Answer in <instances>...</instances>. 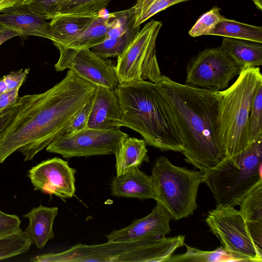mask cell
I'll return each mask as SVG.
<instances>
[{
  "label": "cell",
  "mask_w": 262,
  "mask_h": 262,
  "mask_svg": "<svg viewBox=\"0 0 262 262\" xmlns=\"http://www.w3.org/2000/svg\"><path fill=\"white\" fill-rule=\"evenodd\" d=\"M32 243L25 231H15L0 235V260L20 255L29 251Z\"/></svg>",
  "instance_id": "26"
},
{
  "label": "cell",
  "mask_w": 262,
  "mask_h": 262,
  "mask_svg": "<svg viewBox=\"0 0 262 262\" xmlns=\"http://www.w3.org/2000/svg\"><path fill=\"white\" fill-rule=\"evenodd\" d=\"M238 206L254 245L262 253V183L247 193Z\"/></svg>",
  "instance_id": "20"
},
{
  "label": "cell",
  "mask_w": 262,
  "mask_h": 262,
  "mask_svg": "<svg viewBox=\"0 0 262 262\" xmlns=\"http://www.w3.org/2000/svg\"><path fill=\"white\" fill-rule=\"evenodd\" d=\"M206 222L232 261H262V253L254 245L239 210L216 205L208 212Z\"/></svg>",
  "instance_id": "9"
},
{
  "label": "cell",
  "mask_w": 262,
  "mask_h": 262,
  "mask_svg": "<svg viewBox=\"0 0 262 262\" xmlns=\"http://www.w3.org/2000/svg\"><path fill=\"white\" fill-rule=\"evenodd\" d=\"M220 48L241 69L262 64L261 43L224 37Z\"/></svg>",
  "instance_id": "22"
},
{
  "label": "cell",
  "mask_w": 262,
  "mask_h": 262,
  "mask_svg": "<svg viewBox=\"0 0 262 262\" xmlns=\"http://www.w3.org/2000/svg\"><path fill=\"white\" fill-rule=\"evenodd\" d=\"M21 220L15 214H9L0 210V235L9 233L20 229Z\"/></svg>",
  "instance_id": "35"
},
{
  "label": "cell",
  "mask_w": 262,
  "mask_h": 262,
  "mask_svg": "<svg viewBox=\"0 0 262 262\" xmlns=\"http://www.w3.org/2000/svg\"><path fill=\"white\" fill-rule=\"evenodd\" d=\"M185 245V236L151 237L95 245L77 244L59 253L31 258L34 262H166Z\"/></svg>",
  "instance_id": "4"
},
{
  "label": "cell",
  "mask_w": 262,
  "mask_h": 262,
  "mask_svg": "<svg viewBox=\"0 0 262 262\" xmlns=\"http://www.w3.org/2000/svg\"><path fill=\"white\" fill-rule=\"evenodd\" d=\"M31 0H0V12L15 6L28 4Z\"/></svg>",
  "instance_id": "39"
},
{
  "label": "cell",
  "mask_w": 262,
  "mask_h": 262,
  "mask_svg": "<svg viewBox=\"0 0 262 262\" xmlns=\"http://www.w3.org/2000/svg\"><path fill=\"white\" fill-rule=\"evenodd\" d=\"M220 10V8L214 6L201 15L188 31L189 35L193 37L210 35L216 25L224 17L221 15Z\"/></svg>",
  "instance_id": "32"
},
{
  "label": "cell",
  "mask_w": 262,
  "mask_h": 262,
  "mask_svg": "<svg viewBox=\"0 0 262 262\" xmlns=\"http://www.w3.org/2000/svg\"><path fill=\"white\" fill-rule=\"evenodd\" d=\"M30 68L21 69L16 71L10 72L3 77L8 90L20 88L30 72Z\"/></svg>",
  "instance_id": "36"
},
{
  "label": "cell",
  "mask_w": 262,
  "mask_h": 262,
  "mask_svg": "<svg viewBox=\"0 0 262 262\" xmlns=\"http://www.w3.org/2000/svg\"><path fill=\"white\" fill-rule=\"evenodd\" d=\"M92 100L86 102L77 112L72 120L66 133H73L88 127Z\"/></svg>",
  "instance_id": "34"
},
{
  "label": "cell",
  "mask_w": 262,
  "mask_h": 262,
  "mask_svg": "<svg viewBox=\"0 0 262 262\" xmlns=\"http://www.w3.org/2000/svg\"><path fill=\"white\" fill-rule=\"evenodd\" d=\"M190 0H136L134 9V28L175 4Z\"/></svg>",
  "instance_id": "27"
},
{
  "label": "cell",
  "mask_w": 262,
  "mask_h": 262,
  "mask_svg": "<svg viewBox=\"0 0 262 262\" xmlns=\"http://www.w3.org/2000/svg\"><path fill=\"white\" fill-rule=\"evenodd\" d=\"M57 214V207L40 205L23 215L28 219L29 222L25 232L32 244L38 249H42L50 239L54 237L53 226Z\"/></svg>",
  "instance_id": "18"
},
{
  "label": "cell",
  "mask_w": 262,
  "mask_h": 262,
  "mask_svg": "<svg viewBox=\"0 0 262 262\" xmlns=\"http://www.w3.org/2000/svg\"><path fill=\"white\" fill-rule=\"evenodd\" d=\"M19 89L7 90L0 95V113L17 102Z\"/></svg>",
  "instance_id": "38"
},
{
  "label": "cell",
  "mask_w": 262,
  "mask_h": 262,
  "mask_svg": "<svg viewBox=\"0 0 262 262\" xmlns=\"http://www.w3.org/2000/svg\"><path fill=\"white\" fill-rule=\"evenodd\" d=\"M113 13L106 15L99 14L86 30L66 47L91 49L106 39ZM65 47V46H64Z\"/></svg>",
  "instance_id": "24"
},
{
  "label": "cell",
  "mask_w": 262,
  "mask_h": 262,
  "mask_svg": "<svg viewBox=\"0 0 262 262\" xmlns=\"http://www.w3.org/2000/svg\"><path fill=\"white\" fill-rule=\"evenodd\" d=\"M210 35L231 37L262 43V27L246 24L224 17Z\"/></svg>",
  "instance_id": "23"
},
{
  "label": "cell",
  "mask_w": 262,
  "mask_h": 262,
  "mask_svg": "<svg viewBox=\"0 0 262 262\" xmlns=\"http://www.w3.org/2000/svg\"><path fill=\"white\" fill-rule=\"evenodd\" d=\"M98 15H57L49 22L51 41L53 44L68 46L86 30Z\"/></svg>",
  "instance_id": "19"
},
{
  "label": "cell",
  "mask_w": 262,
  "mask_h": 262,
  "mask_svg": "<svg viewBox=\"0 0 262 262\" xmlns=\"http://www.w3.org/2000/svg\"><path fill=\"white\" fill-rule=\"evenodd\" d=\"M241 69L220 47L206 49L188 63L185 82L200 88L222 91L228 87Z\"/></svg>",
  "instance_id": "11"
},
{
  "label": "cell",
  "mask_w": 262,
  "mask_h": 262,
  "mask_svg": "<svg viewBox=\"0 0 262 262\" xmlns=\"http://www.w3.org/2000/svg\"><path fill=\"white\" fill-rule=\"evenodd\" d=\"M235 81L219 91L217 136L225 159L231 158L249 146L247 126L250 112L262 75L259 67L241 69Z\"/></svg>",
  "instance_id": "5"
},
{
  "label": "cell",
  "mask_w": 262,
  "mask_h": 262,
  "mask_svg": "<svg viewBox=\"0 0 262 262\" xmlns=\"http://www.w3.org/2000/svg\"><path fill=\"white\" fill-rule=\"evenodd\" d=\"M262 137V83L258 86L250 112L247 126L249 145Z\"/></svg>",
  "instance_id": "30"
},
{
  "label": "cell",
  "mask_w": 262,
  "mask_h": 262,
  "mask_svg": "<svg viewBox=\"0 0 262 262\" xmlns=\"http://www.w3.org/2000/svg\"><path fill=\"white\" fill-rule=\"evenodd\" d=\"M67 0H31L26 4L35 13L46 20L52 19L56 16Z\"/></svg>",
  "instance_id": "33"
},
{
  "label": "cell",
  "mask_w": 262,
  "mask_h": 262,
  "mask_svg": "<svg viewBox=\"0 0 262 262\" xmlns=\"http://www.w3.org/2000/svg\"><path fill=\"white\" fill-rule=\"evenodd\" d=\"M127 137L120 127L110 129L86 127L59 136L48 145L46 150L67 159L110 155L114 154L121 141Z\"/></svg>",
  "instance_id": "10"
},
{
  "label": "cell",
  "mask_w": 262,
  "mask_h": 262,
  "mask_svg": "<svg viewBox=\"0 0 262 262\" xmlns=\"http://www.w3.org/2000/svg\"><path fill=\"white\" fill-rule=\"evenodd\" d=\"M171 215L156 202L155 207L145 216L137 219L127 227L114 230L105 235L107 242L130 241L139 238L165 236L171 231Z\"/></svg>",
  "instance_id": "14"
},
{
  "label": "cell",
  "mask_w": 262,
  "mask_h": 262,
  "mask_svg": "<svg viewBox=\"0 0 262 262\" xmlns=\"http://www.w3.org/2000/svg\"><path fill=\"white\" fill-rule=\"evenodd\" d=\"M186 251L183 254L171 256L166 262H210L232 261L230 256L220 247L213 251H203L185 244Z\"/></svg>",
  "instance_id": "28"
},
{
  "label": "cell",
  "mask_w": 262,
  "mask_h": 262,
  "mask_svg": "<svg viewBox=\"0 0 262 262\" xmlns=\"http://www.w3.org/2000/svg\"><path fill=\"white\" fill-rule=\"evenodd\" d=\"M111 195L117 198H136L141 200L157 198L151 176L139 167L120 176H115L111 184Z\"/></svg>",
  "instance_id": "17"
},
{
  "label": "cell",
  "mask_w": 262,
  "mask_h": 262,
  "mask_svg": "<svg viewBox=\"0 0 262 262\" xmlns=\"http://www.w3.org/2000/svg\"><path fill=\"white\" fill-rule=\"evenodd\" d=\"M140 29V26L133 27L123 35L114 38L106 39L91 49L104 59L110 57H118L126 50Z\"/></svg>",
  "instance_id": "25"
},
{
  "label": "cell",
  "mask_w": 262,
  "mask_h": 262,
  "mask_svg": "<svg viewBox=\"0 0 262 262\" xmlns=\"http://www.w3.org/2000/svg\"><path fill=\"white\" fill-rule=\"evenodd\" d=\"M76 170L68 162L58 157L42 161L28 171L34 187L42 193L55 195L64 200L74 196L76 192Z\"/></svg>",
  "instance_id": "13"
},
{
  "label": "cell",
  "mask_w": 262,
  "mask_h": 262,
  "mask_svg": "<svg viewBox=\"0 0 262 262\" xmlns=\"http://www.w3.org/2000/svg\"><path fill=\"white\" fill-rule=\"evenodd\" d=\"M111 1L67 0L58 14L98 15L105 9Z\"/></svg>",
  "instance_id": "29"
},
{
  "label": "cell",
  "mask_w": 262,
  "mask_h": 262,
  "mask_svg": "<svg viewBox=\"0 0 262 262\" xmlns=\"http://www.w3.org/2000/svg\"><path fill=\"white\" fill-rule=\"evenodd\" d=\"M16 36H19L16 32L0 25V46L6 41Z\"/></svg>",
  "instance_id": "40"
},
{
  "label": "cell",
  "mask_w": 262,
  "mask_h": 262,
  "mask_svg": "<svg viewBox=\"0 0 262 262\" xmlns=\"http://www.w3.org/2000/svg\"><path fill=\"white\" fill-rule=\"evenodd\" d=\"M134 21V9H129L113 12L110 23L106 39L119 37L133 27Z\"/></svg>",
  "instance_id": "31"
},
{
  "label": "cell",
  "mask_w": 262,
  "mask_h": 262,
  "mask_svg": "<svg viewBox=\"0 0 262 262\" xmlns=\"http://www.w3.org/2000/svg\"><path fill=\"white\" fill-rule=\"evenodd\" d=\"M252 1L258 10H262V0H252Z\"/></svg>",
  "instance_id": "42"
},
{
  "label": "cell",
  "mask_w": 262,
  "mask_h": 262,
  "mask_svg": "<svg viewBox=\"0 0 262 262\" xmlns=\"http://www.w3.org/2000/svg\"><path fill=\"white\" fill-rule=\"evenodd\" d=\"M59 51V58L55 64L56 71L67 69L79 77L97 86L115 89L119 84L113 61L104 59L91 49H77L54 44Z\"/></svg>",
  "instance_id": "12"
},
{
  "label": "cell",
  "mask_w": 262,
  "mask_h": 262,
  "mask_svg": "<svg viewBox=\"0 0 262 262\" xmlns=\"http://www.w3.org/2000/svg\"><path fill=\"white\" fill-rule=\"evenodd\" d=\"M156 89L171 112L185 161L205 173L225 159L216 131L219 91L180 83L165 75Z\"/></svg>",
  "instance_id": "2"
},
{
  "label": "cell",
  "mask_w": 262,
  "mask_h": 262,
  "mask_svg": "<svg viewBox=\"0 0 262 262\" xmlns=\"http://www.w3.org/2000/svg\"><path fill=\"white\" fill-rule=\"evenodd\" d=\"M203 183L211 191L216 205L238 206L247 193L262 183V137L203 173Z\"/></svg>",
  "instance_id": "6"
},
{
  "label": "cell",
  "mask_w": 262,
  "mask_h": 262,
  "mask_svg": "<svg viewBox=\"0 0 262 262\" xmlns=\"http://www.w3.org/2000/svg\"><path fill=\"white\" fill-rule=\"evenodd\" d=\"M20 104L19 97L17 102L0 113V138L15 117Z\"/></svg>",
  "instance_id": "37"
},
{
  "label": "cell",
  "mask_w": 262,
  "mask_h": 262,
  "mask_svg": "<svg viewBox=\"0 0 262 262\" xmlns=\"http://www.w3.org/2000/svg\"><path fill=\"white\" fill-rule=\"evenodd\" d=\"M0 25L14 31L19 36H35L52 39L49 22L27 5L0 12Z\"/></svg>",
  "instance_id": "16"
},
{
  "label": "cell",
  "mask_w": 262,
  "mask_h": 262,
  "mask_svg": "<svg viewBox=\"0 0 262 262\" xmlns=\"http://www.w3.org/2000/svg\"><path fill=\"white\" fill-rule=\"evenodd\" d=\"M8 90L7 85L3 79V78H1L0 79V95L6 92Z\"/></svg>",
  "instance_id": "41"
},
{
  "label": "cell",
  "mask_w": 262,
  "mask_h": 262,
  "mask_svg": "<svg viewBox=\"0 0 262 262\" xmlns=\"http://www.w3.org/2000/svg\"><path fill=\"white\" fill-rule=\"evenodd\" d=\"M162 26L161 21L155 20L146 24L117 57L115 69L119 84L160 81L162 75L157 58L156 45Z\"/></svg>",
  "instance_id": "8"
},
{
  "label": "cell",
  "mask_w": 262,
  "mask_h": 262,
  "mask_svg": "<svg viewBox=\"0 0 262 262\" xmlns=\"http://www.w3.org/2000/svg\"><path fill=\"white\" fill-rule=\"evenodd\" d=\"M148 150L144 139L127 137L117 147L115 156L116 176L139 167L143 162H148Z\"/></svg>",
  "instance_id": "21"
},
{
  "label": "cell",
  "mask_w": 262,
  "mask_h": 262,
  "mask_svg": "<svg viewBox=\"0 0 262 262\" xmlns=\"http://www.w3.org/2000/svg\"><path fill=\"white\" fill-rule=\"evenodd\" d=\"M203 173L173 165L168 158H158L151 169V178L157 192L156 202L178 221L193 214Z\"/></svg>",
  "instance_id": "7"
},
{
  "label": "cell",
  "mask_w": 262,
  "mask_h": 262,
  "mask_svg": "<svg viewBox=\"0 0 262 262\" xmlns=\"http://www.w3.org/2000/svg\"><path fill=\"white\" fill-rule=\"evenodd\" d=\"M115 91L122 111V126L137 132L146 144L162 151L182 152L179 133L156 83L119 84Z\"/></svg>",
  "instance_id": "3"
},
{
  "label": "cell",
  "mask_w": 262,
  "mask_h": 262,
  "mask_svg": "<svg viewBox=\"0 0 262 262\" xmlns=\"http://www.w3.org/2000/svg\"><path fill=\"white\" fill-rule=\"evenodd\" d=\"M96 86L69 70L47 91L19 97L20 104L0 138V164L16 151L25 161L66 134L77 112L92 100Z\"/></svg>",
  "instance_id": "1"
},
{
  "label": "cell",
  "mask_w": 262,
  "mask_h": 262,
  "mask_svg": "<svg viewBox=\"0 0 262 262\" xmlns=\"http://www.w3.org/2000/svg\"><path fill=\"white\" fill-rule=\"evenodd\" d=\"M121 126L122 111L115 89L97 86L92 99L88 127L110 129Z\"/></svg>",
  "instance_id": "15"
}]
</instances>
